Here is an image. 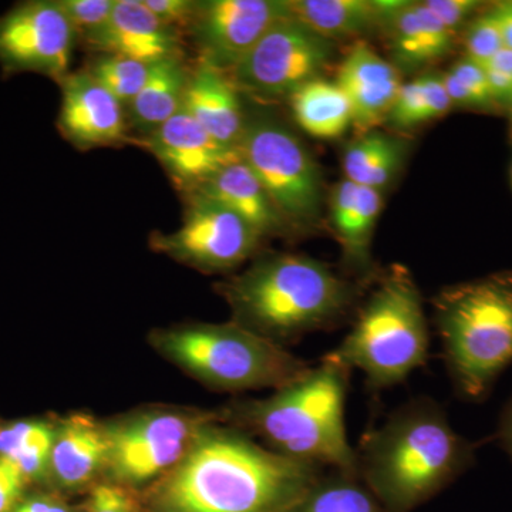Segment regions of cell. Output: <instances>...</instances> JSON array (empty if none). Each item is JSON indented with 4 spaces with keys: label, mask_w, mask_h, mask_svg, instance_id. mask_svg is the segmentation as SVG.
<instances>
[{
    "label": "cell",
    "mask_w": 512,
    "mask_h": 512,
    "mask_svg": "<svg viewBox=\"0 0 512 512\" xmlns=\"http://www.w3.org/2000/svg\"><path fill=\"white\" fill-rule=\"evenodd\" d=\"M325 471L211 420L161 478L154 501L163 512H286Z\"/></svg>",
    "instance_id": "cell-1"
},
{
    "label": "cell",
    "mask_w": 512,
    "mask_h": 512,
    "mask_svg": "<svg viewBox=\"0 0 512 512\" xmlns=\"http://www.w3.org/2000/svg\"><path fill=\"white\" fill-rule=\"evenodd\" d=\"M477 447L441 404L416 397L363 434L356 474L387 512H410L476 466Z\"/></svg>",
    "instance_id": "cell-2"
},
{
    "label": "cell",
    "mask_w": 512,
    "mask_h": 512,
    "mask_svg": "<svg viewBox=\"0 0 512 512\" xmlns=\"http://www.w3.org/2000/svg\"><path fill=\"white\" fill-rule=\"evenodd\" d=\"M350 373L325 356L272 396L232 404L224 419L281 456L357 477L345 424Z\"/></svg>",
    "instance_id": "cell-3"
},
{
    "label": "cell",
    "mask_w": 512,
    "mask_h": 512,
    "mask_svg": "<svg viewBox=\"0 0 512 512\" xmlns=\"http://www.w3.org/2000/svg\"><path fill=\"white\" fill-rule=\"evenodd\" d=\"M234 320L276 345L329 329L346 318L360 291L306 255L269 254L220 286Z\"/></svg>",
    "instance_id": "cell-4"
},
{
    "label": "cell",
    "mask_w": 512,
    "mask_h": 512,
    "mask_svg": "<svg viewBox=\"0 0 512 512\" xmlns=\"http://www.w3.org/2000/svg\"><path fill=\"white\" fill-rule=\"evenodd\" d=\"M434 320L457 396L485 402L512 363V269L444 288Z\"/></svg>",
    "instance_id": "cell-5"
},
{
    "label": "cell",
    "mask_w": 512,
    "mask_h": 512,
    "mask_svg": "<svg viewBox=\"0 0 512 512\" xmlns=\"http://www.w3.org/2000/svg\"><path fill=\"white\" fill-rule=\"evenodd\" d=\"M430 333L423 299L403 266L380 276L376 288L359 308L348 335L329 352L346 369L360 370L370 392L406 382L429 359Z\"/></svg>",
    "instance_id": "cell-6"
},
{
    "label": "cell",
    "mask_w": 512,
    "mask_h": 512,
    "mask_svg": "<svg viewBox=\"0 0 512 512\" xmlns=\"http://www.w3.org/2000/svg\"><path fill=\"white\" fill-rule=\"evenodd\" d=\"M150 343L168 362L221 392L278 390L311 369L284 346L235 322L157 329Z\"/></svg>",
    "instance_id": "cell-7"
},
{
    "label": "cell",
    "mask_w": 512,
    "mask_h": 512,
    "mask_svg": "<svg viewBox=\"0 0 512 512\" xmlns=\"http://www.w3.org/2000/svg\"><path fill=\"white\" fill-rule=\"evenodd\" d=\"M238 151L286 225H308L318 218L322 175L309 151L288 128L262 117L247 121Z\"/></svg>",
    "instance_id": "cell-8"
},
{
    "label": "cell",
    "mask_w": 512,
    "mask_h": 512,
    "mask_svg": "<svg viewBox=\"0 0 512 512\" xmlns=\"http://www.w3.org/2000/svg\"><path fill=\"white\" fill-rule=\"evenodd\" d=\"M215 417L181 410L153 409L106 426L107 471L121 485L164 477L190 450L202 427Z\"/></svg>",
    "instance_id": "cell-9"
},
{
    "label": "cell",
    "mask_w": 512,
    "mask_h": 512,
    "mask_svg": "<svg viewBox=\"0 0 512 512\" xmlns=\"http://www.w3.org/2000/svg\"><path fill=\"white\" fill-rule=\"evenodd\" d=\"M333 50V42L289 15L278 20L228 74L239 92L261 100L289 99L319 79L332 62Z\"/></svg>",
    "instance_id": "cell-10"
},
{
    "label": "cell",
    "mask_w": 512,
    "mask_h": 512,
    "mask_svg": "<svg viewBox=\"0 0 512 512\" xmlns=\"http://www.w3.org/2000/svg\"><path fill=\"white\" fill-rule=\"evenodd\" d=\"M184 200L183 225L154 232V251L202 272L231 271L255 254L262 238L238 214L198 192L184 194Z\"/></svg>",
    "instance_id": "cell-11"
},
{
    "label": "cell",
    "mask_w": 512,
    "mask_h": 512,
    "mask_svg": "<svg viewBox=\"0 0 512 512\" xmlns=\"http://www.w3.org/2000/svg\"><path fill=\"white\" fill-rule=\"evenodd\" d=\"M76 33L57 0H28L0 15V69L59 83L69 74Z\"/></svg>",
    "instance_id": "cell-12"
},
{
    "label": "cell",
    "mask_w": 512,
    "mask_h": 512,
    "mask_svg": "<svg viewBox=\"0 0 512 512\" xmlns=\"http://www.w3.org/2000/svg\"><path fill=\"white\" fill-rule=\"evenodd\" d=\"M289 15L288 0H201L185 33L198 63L229 73L278 20Z\"/></svg>",
    "instance_id": "cell-13"
},
{
    "label": "cell",
    "mask_w": 512,
    "mask_h": 512,
    "mask_svg": "<svg viewBox=\"0 0 512 512\" xmlns=\"http://www.w3.org/2000/svg\"><path fill=\"white\" fill-rule=\"evenodd\" d=\"M140 143L163 165L183 195L197 190L222 168L241 160L238 150L218 143L184 109Z\"/></svg>",
    "instance_id": "cell-14"
},
{
    "label": "cell",
    "mask_w": 512,
    "mask_h": 512,
    "mask_svg": "<svg viewBox=\"0 0 512 512\" xmlns=\"http://www.w3.org/2000/svg\"><path fill=\"white\" fill-rule=\"evenodd\" d=\"M62 90L57 128L77 150L114 147L131 141L126 110L86 70L70 72Z\"/></svg>",
    "instance_id": "cell-15"
},
{
    "label": "cell",
    "mask_w": 512,
    "mask_h": 512,
    "mask_svg": "<svg viewBox=\"0 0 512 512\" xmlns=\"http://www.w3.org/2000/svg\"><path fill=\"white\" fill-rule=\"evenodd\" d=\"M84 45L100 55L128 57L147 64L184 55L183 33L161 23L143 0H116L106 25Z\"/></svg>",
    "instance_id": "cell-16"
},
{
    "label": "cell",
    "mask_w": 512,
    "mask_h": 512,
    "mask_svg": "<svg viewBox=\"0 0 512 512\" xmlns=\"http://www.w3.org/2000/svg\"><path fill=\"white\" fill-rule=\"evenodd\" d=\"M336 83L348 97L352 126L359 136L376 130L387 120L403 86L399 67L365 42L353 45L340 63Z\"/></svg>",
    "instance_id": "cell-17"
},
{
    "label": "cell",
    "mask_w": 512,
    "mask_h": 512,
    "mask_svg": "<svg viewBox=\"0 0 512 512\" xmlns=\"http://www.w3.org/2000/svg\"><path fill=\"white\" fill-rule=\"evenodd\" d=\"M380 22L389 33L396 67L416 70L443 59L456 33L440 22L423 2H377Z\"/></svg>",
    "instance_id": "cell-18"
},
{
    "label": "cell",
    "mask_w": 512,
    "mask_h": 512,
    "mask_svg": "<svg viewBox=\"0 0 512 512\" xmlns=\"http://www.w3.org/2000/svg\"><path fill=\"white\" fill-rule=\"evenodd\" d=\"M183 109L222 146L238 150L245 120L239 90L228 73L208 64L191 69Z\"/></svg>",
    "instance_id": "cell-19"
},
{
    "label": "cell",
    "mask_w": 512,
    "mask_h": 512,
    "mask_svg": "<svg viewBox=\"0 0 512 512\" xmlns=\"http://www.w3.org/2000/svg\"><path fill=\"white\" fill-rule=\"evenodd\" d=\"M109 440L106 426L86 414H73L56 424L50 460V481L62 490L76 491L107 470Z\"/></svg>",
    "instance_id": "cell-20"
},
{
    "label": "cell",
    "mask_w": 512,
    "mask_h": 512,
    "mask_svg": "<svg viewBox=\"0 0 512 512\" xmlns=\"http://www.w3.org/2000/svg\"><path fill=\"white\" fill-rule=\"evenodd\" d=\"M382 207V191L353 184L346 178L332 192V225L342 244L346 264L356 274H369L370 241Z\"/></svg>",
    "instance_id": "cell-21"
},
{
    "label": "cell",
    "mask_w": 512,
    "mask_h": 512,
    "mask_svg": "<svg viewBox=\"0 0 512 512\" xmlns=\"http://www.w3.org/2000/svg\"><path fill=\"white\" fill-rule=\"evenodd\" d=\"M192 192L221 202L251 225L261 238L279 234L288 227L254 171L242 160L222 168Z\"/></svg>",
    "instance_id": "cell-22"
},
{
    "label": "cell",
    "mask_w": 512,
    "mask_h": 512,
    "mask_svg": "<svg viewBox=\"0 0 512 512\" xmlns=\"http://www.w3.org/2000/svg\"><path fill=\"white\" fill-rule=\"evenodd\" d=\"M190 73L184 55L151 64L143 89L126 109L128 128L136 130L141 140L183 109Z\"/></svg>",
    "instance_id": "cell-23"
},
{
    "label": "cell",
    "mask_w": 512,
    "mask_h": 512,
    "mask_svg": "<svg viewBox=\"0 0 512 512\" xmlns=\"http://www.w3.org/2000/svg\"><path fill=\"white\" fill-rule=\"evenodd\" d=\"M288 6L293 18L330 42L382 25L377 2L369 0H288Z\"/></svg>",
    "instance_id": "cell-24"
},
{
    "label": "cell",
    "mask_w": 512,
    "mask_h": 512,
    "mask_svg": "<svg viewBox=\"0 0 512 512\" xmlns=\"http://www.w3.org/2000/svg\"><path fill=\"white\" fill-rule=\"evenodd\" d=\"M296 123L316 138H338L352 126L348 97L336 82L315 79L289 97Z\"/></svg>",
    "instance_id": "cell-25"
},
{
    "label": "cell",
    "mask_w": 512,
    "mask_h": 512,
    "mask_svg": "<svg viewBox=\"0 0 512 512\" xmlns=\"http://www.w3.org/2000/svg\"><path fill=\"white\" fill-rule=\"evenodd\" d=\"M406 157V144L399 138L373 130L360 134L343 156L346 180L382 191L392 183Z\"/></svg>",
    "instance_id": "cell-26"
},
{
    "label": "cell",
    "mask_w": 512,
    "mask_h": 512,
    "mask_svg": "<svg viewBox=\"0 0 512 512\" xmlns=\"http://www.w3.org/2000/svg\"><path fill=\"white\" fill-rule=\"evenodd\" d=\"M56 426L46 420H20L0 427V456L20 468L29 483L50 480Z\"/></svg>",
    "instance_id": "cell-27"
},
{
    "label": "cell",
    "mask_w": 512,
    "mask_h": 512,
    "mask_svg": "<svg viewBox=\"0 0 512 512\" xmlns=\"http://www.w3.org/2000/svg\"><path fill=\"white\" fill-rule=\"evenodd\" d=\"M286 512H387L356 476L326 470Z\"/></svg>",
    "instance_id": "cell-28"
},
{
    "label": "cell",
    "mask_w": 512,
    "mask_h": 512,
    "mask_svg": "<svg viewBox=\"0 0 512 512\" xmlns=\"http://www.w3.org/2000/svg\"><path fill=\"white\" fill-rule=\"evenodd\" d=\"M451 107L443 74L427 73L403 83L387 120L397 128H412L440 119Z\"/></svg>",
    "instance_id": "cell-29"
},
{
    "label": "cell",
    "mask_w": 512,
    "mask_h": 512,
    "mask_svg": "<svg viewBox=\"0 0 512 512\" xmlns=\"http://www.w3.org/2000/svg\"><path fill=\"white\" fill-rule=\"evenodd\" d=\"M150 66L128 57L100 55L84 70L126 110L143 89Z\"/></svg>",
    "instance_id": "cell-30"
},
{
    "label": "cell",
    "mask_w": 512,
    "mask_h": 512,
    "mask_svg": "<svg viewBox=\"0 0 512 512\" xmlns=\"http://www.w3.org/2000/svg\"><path fill=\"white\" fill-rule=\"evenodd\" d=\"M464 49V56L481 66H485L501 49H504L503 35L493 5L478 13L468 23L464 35Z\"/></svg>",
    "instance_id": "cell-31"
},
{
    "label": "cell",
    "mask_w": 512,
    "mask_h": 512,
    "mask_svg": "<svg viewBox=\"0 0 512 512\" xmlns=\"http://www.w3.org/2000/svg\"><path fill=\"white\" fill-rule=\"evenodd\" d=\"M76 33L77 40L86 42L99 32L113 13L116 0H57Z\"/></svg>",
    "instance_id": "cell-32"
},
{
    "label": "cell",
    "mask_w": 512,
    "mask_h": 512,
    "mask_svg": "<svg viewBox=\"0 0 512 512\" xmlns=\"http://www.w3.org/2000/svg\"><path fill=\"white\" fill-rule=\"evenodd\" d=\"M136 495L120 484H99L93 488L84 512H137Z\"/></svg>",
    "instance_id": "cell-33"
},
{
    "label": "cell",
    "mask_w": 512,
    "mask_h": 512,
    "mask_svg": "<svg viewBox=\"0 0 512 512\" xmlns=\"http://www.w3.org/2000/svg\"><path fill=\"white\" fill-rule=\"evenodd\" d=\"M448 73L463 84L468 92L473 93L487 107L488 111L498 110L493 97H491L484 66L464 56L448 70Z\"/></svg>",
    "instance_id": "cell-34"
},
{
    "label": "cell",
    "mask_w": 512,
    "mask_h": 512,
    "mask_svg": "<svg viewBox=\"0 0 512 512\" xmlns=\"http://www.w3.org/2000/svg\"><path fill=\"white\" fill-rule=\"evenodd\" d=\"M423 3L453 33H457L483 8V3L477 0H426Z\"/></svg>",
    "instance_id": "cell-35"
},
{
    "label": "cell",
    "mask_w": 512,
    "mask_h": 512,
    "mask_svg": "<svg viewBox=\"0 0 512 512\" xmlns=\"http://www.w3.org/2000/svg\"><path fill=\"white\" fill-rule=\"evenodd\" d=\"M143 3L161 23L183 33L190 28L198 2L195 0H143Z\"/></svg>",
    "instance_id": "cell-36"
},
{
    "label": "cell",
    "mask_w": 512,
    "mask_h": 512,
    "mask_svg": "<svg viewBox=\"0 0 512 512\" xmlns=\"http://www.w3.org/2000/svg\"><path fill=\"white\" fill-rule=\"evenodd\" d=\"M28 478L9 458L0 456V512H12L25 497Z\"/></svg>",
    "instance_id": "cell-37"
},
{
    "label": "cell",
    "mask_w": 512,
    "mask_h": 512,
    "mask_svg": "<svg viewBox=\"0 0 512 512\" xmlns=\"http://www.w3.org/2000/svg\"><path fill=\"white\" fill-rule=\"evenodd\" d=\"M12 512H73L62 498L52 494H35L23 497Z\"/></svg>",
    "instance_id": "cell-38"
},
{
    "label": "cell",
    "mask_w": 512,
    "mask_h": 512,
    "mask_svg": "<svg viewBox=\"0 0 512 512\" xmlns=\"http://www.w3.org/2000/svg\"><path fill=\"white\" fill-rule=\"evenodd\" d=\"M498 444L510 456L512 461V396L505 406L503 412L500 414V421H498L497 434Z\"/></svg>",
    "instance_id": "cell-39"
},
{
    "label": "cell",
    "mask_w": 512,
    "mask_h": 512,
    "mask_svg": "<svg viewBox=\"0 0 512 512\" xmlns=\"http://www.w3.org/2000/svg\"><path fill=\"white\" fill-rule=\"evenodd\" d=\"M493 9L503 35L504 47L512 49V0L494 3Z\"/></svg>",
    "instance_id": "cell-40"
},
{
    "label": "cell",
    "mask_w": 512,
    "mask_h": 512,
    "mask_svg": "<svg viewBox=\"0 0 512 512\" xmlns=\"http://www.w3.org/2000/svg\"><path fill=\"white\" fill-rule=\"evenodd\" d=\"M484 67L512 76V49H501Z\"/></svg>",
    "instance_id": "cell-41"
},
{
    "label": "cell",
    "mask_w": 512,
    "mask_h": 512,
    "mask_svg": "<svg viewBox=\"0 0 512 512\" xmlns=\"http://www.w3.org/2000/svg\"><path fill=\"white\" fill-rule=\"evenodd\" d=\"M510 133H511V137H512V104H511V107H510Z\"/></svg>",
    "instance_id": "cell-42"
},
{
    "label": "cell",
    "mask_w": 512,
    "mask_h": 512,
    "mask_svg": "<svg viewBox=\"0 0 512 512\" xmlns=\"http://www.w3.org/2000/svg\"><path fill=\"white\" fill-rule=\"evenodd\" d=\"M511 184H512V164H511Z\"/></svg>",
    "instance_id": "cell-43"
}]
</instances>
